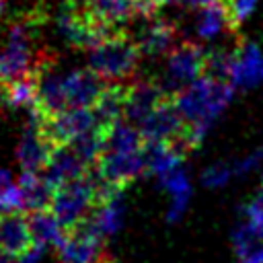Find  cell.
Instances as JSON below:
<instances>
[{"instance_id": "d4e9b609", "label": "cell", "mask_w": 263, "mask_h": 263, "mask_svg": "<svg viewBox=\"0 0 263 263\" xmlns=\"http://www.w3.org/2000/svg\"><path fill=\"white\" fill-rule=\"evenodd\" d=\"M0 263H10V259H8V257H4V255H0Z\"/></svg>"}, {"instance_id": "30bf717a", "label": "cell", "mask_w": 263, "mask_h": 263, "mask_svg": "<svg viewBox=\"0 0 263 263\" xmlns=\"http://www.w3.org/2000/svg\"><path fill=\"white\" fill-rule=\"evenodd\" d=\"M228 80L234 88H251L263 82V55L251 41H240L230 51Z\"/></svg>"}, {"instance_id": "8fae6325", "label": "cell", "mask_w": 263, "mask_h": 263, "mask_svg": "<svg viewBox=\"0 0 263 263\" xmlns=\"http://www.w3.org/2000/svg\"><path fill=\"white\" fill-rule=\"evenodd\" d=\"M53 152L55 146L43 136L41 127L31 119L16 148V158L23 166V173H45Z\"/></svg>"}, {"instance_id": "8992f818", "label": "cell", "mask_w": 263, "mask_h": 263, "mask_svg": "<svg viewBox=\"0 0 263 263\" xmlns=\"http://www.w3.org/2000/svg\"><path fill=\"white\" fill-rule=\"evenodd\" d=\"M37 245L31 214L4 212L0 214V255L8 259H23Z\"/></svg>"}, {"instance_id": "603a6c76", "label": "cell", "mask_w": 263, "mask_h": 263, "mask_svg": "<svg viewBox=\"0 0 263 263\" xmlns=\"http://www.w3.org/2000/svg\"><path fill=\"white\" fill-rule=\"evenodd\" d=\"M158 2V6H162V4H175V2H183V0H156Z\"/></svg>"}, {"instance_id": "6da1fadb", "label": "cell", "mask_w": 263, "mask_h": 263, "mask_svg": "<svg viewBox=\"0 0 263 263\" xmlns=\"http://www.w3.org/2000/svg\"><path fill=\"white\" fill-rule=\"evenodd\" d=\"M232 92H234V86L230 82L210 78V76H203L193 84L173 92L175 105L181 117L185 119V123L189 125L187 129L189 150L201 144L212 121L230 103Z\"/></svg>"}, {"instance_id": "ac0fdd59", "label": "cell", "mask_w": 263, "mask_h": 263, "mask_svg": "<svg viewBox=\"0 0 263 263\" xmlns=\"http://www.w3.org/2000/svg\"><path fill=\"white\" fill-rule=\"evenodd\" d=\"M230 173H232V168H228V166H224V164H214V166H210V168L203 173V183L210 185V187L224 185L226 179L230 177Z\"/></svg>"}, {"instance_id": "9a60e30c", "label": "cell", "mask_w": 263, "mask_h": 263, "mask_svg": "<svg viewBox=\"0 0 263 263\" xmlns=\"http://www.w3.org/2000/svg\"><path fill=\"white\" fill-rule=\"evenodd\" d=\"M4 86V103L10 107H27L33 109L37 101V76H25L18 80H12Z\"/></svg>"}, {"instance_id": "5b68a950", "label": "cell", "mask_w": 263, "mask_h": 263, "mask_svg": "<svg viewBox=\"0 0 263 263\" xmlns=\"http://www.w3.org/2000/svg\"><path fill=\"white\" fill-rule=\"evenodd\" d=\"M208 51L191 41L175 45L166 55V82L173 86H189L205 76Z\"/></svg>"}, {"instance_id": "3957f363", "label": "cell", "mask_w": 263, "mask_h": 263, "mask_svg": "<svg viewBox=\"0 0 263 263\" xmlns=\"http://www.w3.org/2000/svg\"><path fill=\"white\" fill-rule=\"evenodd\" d=\"M103 197V185L90 173L82 179H74L55 187L49 212L58 220L64 232H72L84 226Z\"/></svg>"}, {"instance_id": "7402d4cb", "label": "cell", "mask_w": 263, "mask_h": 263, "mask_svg": "<svg viewBox=\"0 0 263 263\" xmlns=\"http://www.w3.org/2000/svg\"><path fill=\"white\" fill-rule=\"evenodd\" d=\"M97 263H115V261H113V259H111L109 255H105V257H101V259H99Z\"/></svg>"}, {"instance_id": "7a4b0ae2", "label": "cell", "mask_w": 263, "mask_h": 263, "mask_svg": "<svg viewBox=\"0 0 263 263\" xmlns=\"http://www.w3.org/2000/svg\"><path fill=\"white\" fill-rule=\"evenodd\" d=\"M140 49L123 29L113 31L88 51V70L107 84H127L140 64Z\"/></svg>"}, {"instance_id": "484cf974", "label": "cell", "mask_w": 263, "mask_h": 263, "mask_svg": "<svg viewBox=\"0 0 263 263\" xmlns=\"http://www.w3.org/2000/svg\"><path fill=\"white\" fill-rule=\"evenodd\" d=\"M2 8H4V0H0V14H2Z\"/></svg>"}, {"instance_id": "277c9868", "label": "cell", "mask_w": 263, "mask_h": 263, "mask_svg": "<svg viewBox=\"0 0 263 263\" xmlns=\"http://www.w3.org/2000/svg\"><path fill=\"white\" fill-rule=\"evenodd\" d=\"M86 12L105 29L121 31V27L136 18H152L160 8L156 0H80Z\"/></svg>"}, {"instance_id": "5bb4252c", "label": "cell", "mask_w": 263, "mask_h": 263, "mask_svg": "<svg viewBox=\"0 0 263 263\" xmlns=\"http://www.w3.org/2000/svg\"><path fill=\"white\" fill-rule=\"evenodd\" d=\"M222 29L230 31V18H228V10L224 6V0H216L210 6L201 8L195 31L201 39H214Z\"/></svg>"}, {"instance_id": "2e32d148", "label": "cell", "mask_w": 263, "mask_h": 263, "mask_svg": "<svg viewBox=\"0 0 263 263\" xmlns=\"http://www.w3.org/2000/svg\"><path fill=\"white\" fill-rule=\"evenodd\" d=\"M31 224H33V232H35V240L37 245H53L55 249L62 245L66 232L62 230V226L58 224V220L53 218L51 212H37L31 214Z\"/></svg>"}, {"instance_id": "4fadbf2b", "label": "cell", "mask_w": 263, "mask_h": 263, "mask_svg": "<svg viewBox=\"0 0 263 263\" xmlns=\"http://www.w3.org/2000/svg\"><path fill=\"white\" fill-rule=\"evenodd\" d=\"M18 187L23 191L25 208L31 214L49 212L55 187L45 179L43 173H23L21 179H18Z\"/></svg>"}, {"instance_id": "ba28073f", "label": "cell", "mask_w": 263, "mask_h": 263, "mask_svg": "<svg viewBox=\"0 0 263 263\" xmlns=\"http://www.w3.org/2000/svg\"><path fill=\"white\" fill-rule=\"evenodd\" d=\"M173 92H168L162 84L152 80H138L127 84V97L123 107V117L129 125L142 127V123L156 111V107L166 101Z\"/></svg>"}, {"instance_id": "cb8c5ba5", "label": "cell", "mask_w": 263, "mask_h": 263, "mask_svg": "<svg viewBox=\"0 0 263 263\" xmlns=\"http://www.w3.org/2000/svg\"><path fill=\"white\" fill-rule=\"evenodd\" d=\"M4 101V86H2V82H0V103Z\"/></svg>"}, {"instance_id": "44dd1931", "label": "cell", "mask_w": 263, "mask_h": 263, "mask_svg": "<svg viewBox=\"0 0 263 263\" xmlns=\"http://www.w3.org/2000/svg\"><path fill=\"white\" fill-rule=\"evenodd\" d=\"M185 4H189V6H195V8H205V6H210L212 2H216V0H183Z\"/></svg>"}, {"instance_id": "d6986e66", "label": "cell", "mask_w": 263, "mask_h": 263, "mask_svg": "<svg viewBox=\"0 0 263 263\" xmlns=\"http://www.w3.org/2000/svg\"><path fill=\"white\" fill-rule=\"evenodd\" d=\"M259 158H261V152H255V154H251L249 158H245V160H240L238 164H236V173H245V171H251L257 162H259Z\"/></svg>"}, {"instance_id": "e0dca14e", "label": "cell", "mask_w": 263, "mask_h": 263, "mask_svg": "<svg viewBox=\"0 0 263 263\" xmlns=\"http://www.w3.org/2000/svg\"><path fill=\"white\" fill-rule=\"evenodd\" d=\"M257 2L259 0H224V6L228 10V18H230V31H236L242 25V21L253 12Z\"/></svg>"}, {"instance_id": "52a82bcc", "label": "cell", "mask_w": 263, "mask_h": 263, "mask_svg": "<svg viewBox=\"0 0 263 263\" xmlns=\"http://www.w3.org/2000/svg\"><path fill=\"white\" fill-rule=\"evenodd\" d=\"M107 82L101 80L95 72L86 70H70L60 74V90L64 99V107L68 109H90L101 92L105 90Z\"/></svg>"}, {"instance_id": "ffe728a7", "label": "cell", "mask_w": 263, "mask_h": 263, "mask_svg": "<svg viewBox=\"0 0 263 263\" xmlns=\"http://www.w3.org/2000/svg\"><path fill=\"white\" fill-rule=\"evenodd\" d=\"M39 255H41V247H35L29 255H25L23 259H16V263H37L39 261Z\"/></svg>"}, {"instance_id": "9c48e42d", "label": "cell", "mask_w": 263, "mask_h": 263, "mask_svg": "<svg viewBox=\"0 0 263 263\" xmlns=\"http://www.w3.org/2000/svg\"><path fill=\"white\" fill-rule=\"evenodd\" d=\"M62 263H97L107 253L103 251V236L97 234L88 222L72 232H66L62 245L58 247Z\"/></svg>"}, {"instance_id": "7c38bea8", "label": "cell", "mask_w": 263, "mask_h": 263, "mask_svg": "<svg viewBox=\"0 0 263 263\" xmlns=\"http://www.w3.org/2000/svg\"><path fill=\"white\" fill-rule=\"evenodd\" d=\"M138 49L142 55H160V53H168L175 47V39H177V27L171 21L164 18H156L152 16L136 35H134Z\"/></svg>"}]
</instances>
